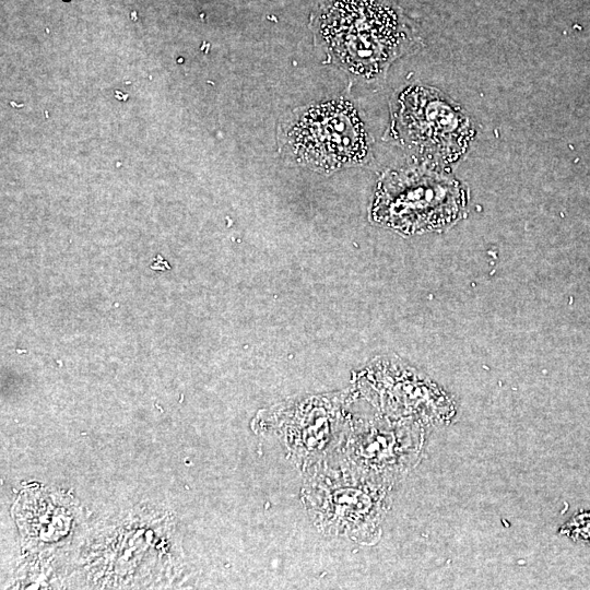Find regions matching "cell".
Instances as JSON below:
<instances>
[{"instance_id": "6da1fadb", "label": "cell", "mask_w": 590, "mask_h": 590, "mask_svg": "<svg viewBox=\"0 0 590 590\" xmlns=\"http://www.w3.org/2000/svg\"><path fill=\"white\" fill-rule=\"evenodd\" d=\"M315 40L350 74L384 75L421 40L403 13L388 0H326L314 25Z\"/></svg>"}, {"instance_id": "7a4b0ae2", "label": "cell", "mask_w": 590, "mask_h": 590, "mask_svg": "<svg viewBox=\"0 0 590 590\" xmlns=\"http://www.w3.org/2000/svg\"><path fill=\"white\" fill-rule=\"evenodd\" d=\"M278 134L285 158L323 173L358 165L369 152L364 125L345 99L293 110L280 123Z\"/></svg>"}, {"instance_id": "3957f363", "label": "cell", "mask_w": 590, "mask_h": 590, "mask_svg": "<svg viewBox=\"0 0 590 590\" xmlns=\"http://www.w3.org/2000/svg\"><path fill=\"white\" fill-rule=\"evenodd\" d=\"M391 130L409 146L441 160H456L473 137L472 123L462 108L426 86L403 91Z\"/></svg>"}, {"instance_id": "277c9868", "label": "cell", "mask_w": 590, "mask_h": 590, "mask_svg": "<svg viewBox=\"0 0 590 590\" xmlns=\"http://www.w3.org/2000/svg\"><path fill=\"white\" fill-rule=\"evenodd\" d=\"M379 196L382 215L398 226L437 225L452 220L463 203V191L452 179L413 176L392 181Z\"/></svg>"}, {"instance_id": "5b68a950", "label": "cell", "mask_w": 590, "mask_h": 590, "mask_svg": "<svg viewBox=\"0 0 590 590\" xmlns=\"http://www.w3.org/2000/svg\"><path fill=\"white\" fill-rule=\"evenodd\" d=\"M559 533L576 542L590 545V511L571 517L559 529Z\"/></svg>"}]
</instances>
